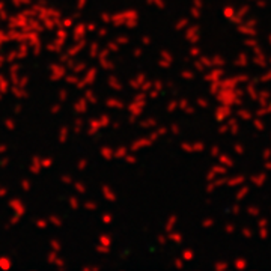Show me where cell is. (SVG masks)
<instances>
[{
  "instance_id": "obj_1",
  "label": "cell",
  "mask_w": 271,
  "mask_h": 271,
  "mask_svg": "<svg viewBox=\"0 0 271 271\" xmlns=\"http://www.w3.org/2000/svg\"><path fill=\"white\" fill-rule=\"evenodd\" d=\"M265 180H267V175H265V174H261L259 177H253V178H252V182L261 187V185L265 182Z\"/></svg>"
},
{
  "instance_id": "obj_2",
  "label": "cell",
  "mask_w": 271,
  "mask_h": 271,
  "mask_svg": "<svg viewBox=\"0 0 271 271\" xmlns=\"http://www.w3.org/2000/svg\"><path fill=\"white\" fill-rule=\"evenodd\" d=\"M259 212H261L259 208H258V207H255V205H252V207H249V208H247V214H249V215H252V217L259 215Z\"/></svg>"
},
{
  "instance_id": "obj_3",
  "label": "cell",
  "mask_w": 271,
  "mask_h": 271,
  "mask_svg": "<svg viewBox=\"0 0 271 271\" xmlns=\"http://www.w3.org/2000/svg\"><path fill=\"white\" fill-rule=\"evenodd\" d=\"M220 161H225V164H228V166H234L232 160H231V158H229L228 155H225V154H223V155L220 157Z\"/></svg>"
},
{
  "instance_id": "obj_4",
  "label": "cell",
  "mask_w": 271,
  "mask_h": 271,
  "mask_svg": "<svg viewBox=\"0 0 271 271\" xmlns=\"http://www.w3.org/2000/svg\"><path fill=\"white\" fill-rule=\"evenodd\" d=\"M238 115H240V118H242V119H250L252 118L250 112H247V110H240Z\"/></svg>"
},
{
  "instance_id": "obj_5",
  "label": "cell",
  "mask_w": 271,
  "mask_h": 271,
  "mask_svg": "<svg viewBox=\"0 0 271 271\" xmlns=\"http://www.w3.org/2000/svg\"><path fill=\"white\" fill-rule=\"evenodd\" d=\"M247 193H249V188H247V187H244L241 191H238V194H237V199H238V201H241V199H242V196H245Z\"/></svg>"
},
{
  "instance_id": "obj_6",
  "label": "cell",
  "mask_w": 271,
  "mask_h": 271,
  "mask_svg": "<svg viewBox=\"0 0 271 271\" xmlns=\"http://www.w3.org/2000/svg\"><path fill=\"white\" fill-rule=\"evenodd\" d=\"M229 125H231V130H232V133H237L238 131V124H237V120H231L229 122Z\"/></svg>"
},
{
  "instance_id": "obj_7",
  "label": "cell",
  "mask_w": 271,
  "mask_h": 271,
  "mask_svg": "<svg viewBox=\"0 0 271 271\" xmlns=\"http://www.w3.org/2000/svg\"><path fill=\"white\" fill-rule=\"evenodd\" d=\"M212 225H214V220H212V218H205V220H204V223H202V226H204V228H210V226H212Z\"/></svg>"
},
{
  "instance_id": "obj_8",
  "label": "cell",
  "mask_w": 271,
  "mask_h": 271,
  "mask_svg": "<svg viewBox=\"0 0 271 271\" xmlns=\"http://www.w3.org/2000/svg\"><path fill=\"white\" fill-rule=\"evenodd\" d=\"M234 150H235L237 154H244V148H242V145H240V143H235V145H234Z\"/></svg>"
},
{
  "instance_id": "obj_9",
  "label": "cell",
  "mask_w": 271,
  "mask_h": 271,
  "mask_svg": "<svg viewBox=\"0 0 271 271\" xmlns=\"http://www.w3.org/2000/svg\"><path fill=\"white\" fill-rule=\"evenodd\" d=\"M242 235H244L245 238H250V237H252V231H250V229H245V228H244V229H242Z\"/></svg>"
},
{
  "instance_id": "obj_10",
  "label": "cell",
  "mask_w": 271,
  "mask_h": 271,
  "mask_svg": "<svg viewBox=\"0 0 271 271\" xmlns=\"http://www.w3.org/2000/svg\"><path fill=\"white\" fill-rule=\"evenodd\" d=\"M214 268H215V270H221V268H223V270H226V268H228V264H225V262H223V264H215V267H214Z\"/></svg>"
},
{
  "instance_id": "obj_11",
  "label": "cell",
  "mask_w": 271,
  "mask_h": 271,
  "mask_svg": "<svg viewBox=\"0 0 271 271\" xmlns=\"http://www.w3.org/2000/svg\"><path fill=\"white\" fill-rule=\"evenodd\" d=\"M255 127H256L258 130H264V124H262L261 120H255Z\"/></svg>"
},
{
  "instance_id": "obj_12",
  "label": "cell",
  "mask_w": 271,
  "mask_h": 271,
  "mask_svg": "<svg viewBox=\"0 0 271 271\" xmlns=\"http://www.w3.org/2000/svg\"><path fill=\"white\" fill-rule=\"evenodd\" d=\"M198 104H199L201 107H208V103H207L205 100H198Z\"/></svg>"
},
{
  "instance_id": "obj_13",
  "label": "cell",
  "mask_w": 271,
  "mask_h": 271,
  "mask_svg": "<svg viewBox=\"0 0 271 271\" xmlns=\"http://www.w3.org/2000/svg\"><path fill=\"white\" fill-rule=\"evenodd\" d=\"M265 5H267L265 0H258V6H259V8H265Z\"/></svg>"
},
{
  "instance_id": "obj_14",
  "label": "cell",
  "mask_w": 271,
  "mask_h": 271,
  "mask_svg": "<svg viewBox=\"0 0 271 271\" xmlns=\"http://www.w3.org/2000/svg\"><path fill=\"white\" fill-rule=\"evenodd\" d=\"M226 232H228V234H232V232H234V226H232V225H228V226H226Z\"/></svg>"
},
{
  "instance_id": "obj_15",
  "label": "cell",
  "mask_w": 271,
  "mask_h": 271,
  "mask_svg": "<svg viewBox=\"0 0 271 271\" xmlns=\"http://www.w3.org/2000/svg\"><path fill=\"white\" fill-rule=\"evenodd\" d=\"M258 226H261V228L267 226V218H262V220H261V223H258Z\"/></svg>"
},
{
  "instance_id": "obj_16",
  "label": "cell",
  "mask_w": 271,
  "mask_h": 271,
  "mask_svg": "<svg viewBox=\"0 0 271 271\" xmlns=\"http://www.w3.org/2000/svg\"><path fill=\"white\" fill-rule=\"evenodd\" d=\"M211 154H212L214 157H217V155H218V148H217V146H214L212 151H211Z\"/></svg>"
},
{
  "instance_id": "obj_17",
  "label": "cell",
  "mask_w": 271,
  "mask_h": 271,
  "mask_svg": "<svg viewBox=\"0 0 271 271\" xmlns=\"http://www.w3.org/2000/svg\"><path fill=\"white\" fill-rule=\"evenodd\" d=\"M232 212H234V214H238V212H240V207H238V205H234V207H232Z\"/></svg>"
},
{
  "instance_id": "obj_18",
  "label": "cell",
  "mask_w": 271,
  "mask_h": 271,
  "mask_svg": "<svg viewBox=\"0 0 271 271\" xmlns=\"http://www.w3.org/2000/svg\"><path fill=\"white\" fill-rule=\"evenodd\" d=\"M270 154H271V151L270 150H265V154H264V158L267 160V158L270 157Z\"/></svg>"
},
{
  "instance_id": "obj_19",
  "label": "cell",
  "mask_w": 271,
  "mask_h": 271,
  "mask_svg": "<svg viewBox=\"0 0 271 271\" xmlns=\"http://www.w3.org/2000/svg\"><path fill=\"white\" fill-rule=\"evenodd\" d=\"M228 131V125H223L221 128H220V133H226Z\"/></svg>"
},
{
  "instance_id": "obj_20",
  "label": "cell",
  "mask_w": 271,
  "mask_h": 271,
  "mask_svg": "<svg viewBox=\"0 0 271 271\" xmlns=\"http://www.w3.org/2000/svg\"><path fill=\"white\" fill-rule=\"evenodd\" d=\"M235 265H237V267H238V268H242V265H244V264H242V262H237V264H235Z\"/></svg>"
},
{
  "instance_id": "obj_21",
  "label": "cell",
  "mask_w": 271,
  "mask_h": 271,
  "mask_svg": "<svg viewBox=\"0 0 271 271\" xmlns=\"http://www.w3.org/2000/svg\"><path fill=\"white\" fill-rule=\"evenodd\" d=\"M265 166H267V169H271V163H267Z\"/></svg>"
}]
</instances>
